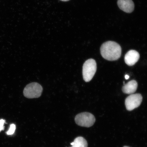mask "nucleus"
<instances>
[{
    "mask_svg": "<svg viewBox=\"0 0 147 147\" xmlns=\"http://www.w3.org/2000/svg\"><path fill=\"white\" fill-rule=\"evenodd\" d=\"M100 51L102 57L110 61L118 59L122 53L121 46L116 42L112 41H108L103 44Z\"/></svg>",
    "mask_w": 147,
    "mask_h": 147,
    "instance_id": "obj_1",
    "label": "nucleus"
},
{
    "mask_svg": "<svg viewBox=\"0 0 147 147\" xmlns=\"http://www.w3.org/2000/svg\"><path fill=\"white\" fill-rule=\"evenodd\" d=\"M96 63L92 59L86 60L82 67V75L84 80L86 82L91 81L96 72Z\"/></svg>",
    "mask_w": 147,
    "mask_h": 147,
    "instance_id": "obj_2",
    "label": "nucleus"
},
{
    "mask_svg": "<svg viewBox=\"0 0 147 147\" xmlns=\"http://www.w3.org/2000/svg\"><path fill=\"white\" fill-rule=\"evenodd\" d=\"M43 88L37 82L31 83L28 84L24 90V95L28 98H38L41 95Z\"/></svg>",
    "mask_w": 147,
    "mask_h": 147,
    "instance_id": "obj_3",
    "label": "nucleus"
},
{
    "mask_svg": "<svg viewBox=\"0 0 147 147\" xmlns=\"http://www.w3.org/2000/svg\"><path fill=\"white\" fill-rule=\"evenodd\" d=\"M75 120L76 124L78 125L89 127L94 124L95 119L92 114L84 112L77 115L75 117Z\"/></svg>",
    "mask_w": 147,
    "mask_h": 147,
    "instance_id": "obj_4",
    "label": "nucleus"
},
{
    "mask_svg": "<svg viewBox=\"0 0 147 147\" xmlns=\"http://www.w3.org/2000/svg\"><path fill=\"white\" fill-rule=\"evenodd\" d=\"M142 97L140 94H132L127 97L125 105L127 110L132 111L140 106L142 102Z\"/></svg>",
    "mask_w": 147,
    "mask_h": 147,
    "instance_id": "obj_5",
    "label": "nucleus"
},
{
    "mask_svg": "<svg viewBox=\"0 0 147 147\" xmlns=\"http://www.w3.org/2000/svg\"><path fill=\"white\" fill-rule=\"evenodd\" d=\"M140 58V55L137 51L131 50L129 51L125 56V63L129 66H133L137 63Z\"/></svg>",
    "mask_w": 147,
    "mask_h": 147,
    "instance_id": "obj_6",
    "label": "nucleus"
},
{
    "mask_svg": "<svg viewBox=\"0 0 147 147\" xmlns=\"http://www.w3.org/2000/svg\"><path fill=\"white\" fill-rule=\"evenodd\" d=\"M117 5L119 8L127 13H131L134 9V3L132 0H118Z\"/></svg>",
    "mask_w": 147,
    "mask_h": 147,
    "instance_id": "obj_7",
    "label": "nucleus"
},
{
    "mask_svg": "<svg viewBox=\"0 0 147 147\" xmlns=\"http://www.w3.org/2000/svg\"><path fill=\"white\" fill-rule=\"evenodd\" d=\"M137 82L135 80H132L123 86L122 91L126 94H132L137 90Z\"/></svg>",
    "mask_w": 147,
    "mask_h": 147,
    "instance_id": "obj_8",
    "label": "nucleus"
},
{
    "mask_svg": "<svg viewBox=\"0 0 147 147\" xmlns=\"http://www.w3.org/2000/svg\"><path fill=\"white\" fill-rule=\"evenodd\" d=\"M71 147H88V143L83 137H79L76 138L74 142L71 143Z\"/></svg>",
    "mask_w": 147,
    "mask_h": 147,
    "instance_id": "obj_9",
    "label": "nucleus"
},
{
    "mask_svg": "<svg viewBox=\"0 0 147 147\" xmlns=\"http://www.w3.org/2000/svg\"><path fill=\"white\" fill-rule=\"evenodd\" d=\"M16 129V126L14 124H12L10 125V128L9 130L6 132L7 135H12L14 133Z\"/></svg>",
    "mask_w": 147,
    "mask_h": 147,
    "instance_id": "obj_10",
    "label": "nucleus"
},
{
    "mask_svg": "<svg viewBox=\"0 0 147 147\" xmlns=\"http://www.w3.org/2000/svg\"><path fill=\"white\" fill-rule=\"evenodd\" d=\"M5 122V121L4 119H0V132L4 130V124Z\"/></svg>",
    "mask_w": 147,
    "mask_h": 147,
    "instance_id": "obj_11",
    "label": "nucleus"
},
{
    "mask_svg": "<svg viewBox=\"0 0 147 147\" xmlns=\"http://www.w3.org/2000/svg\"><path fill=\"white\" fill-rule=\"evenodd\" d=\"M129 78V76H128L127 75H125V78L126 79V80H128Z\"/></svg>",
    "mask_w": 147,
    "mask_h": 147,
    "instance_id": "obj_12",
    "label": "nucleus"
},
{
    "mask_svg": "<svg viewBox=\"0 0 147 147\" xmlns=\"http://www.w3.org/2000/svg\"><path fill=\"white\" fill-rule=\"evenodd\" d=\"M61 1H69V0H60Z\"/></svg>",
    "mask_w": 147,
    "mask_h": 147,
    "instance_id": "obj_13",
    "label": "nucleus"
},
{
    "mask_svg": "<svg viewBox=\"0 0 147 147\" xmlns=\"http://www.w3.org/2000/svg\"><path fill=\"white\" fill-rule=\"evenodd\" d=\"M124 147H129L127 146H125Z\"/></svg>",
    "mask_w": 147,
    "mask_h": 147,
    "instance_id": "obj_14",
    "label": "nucleus"
}]
</instances>
